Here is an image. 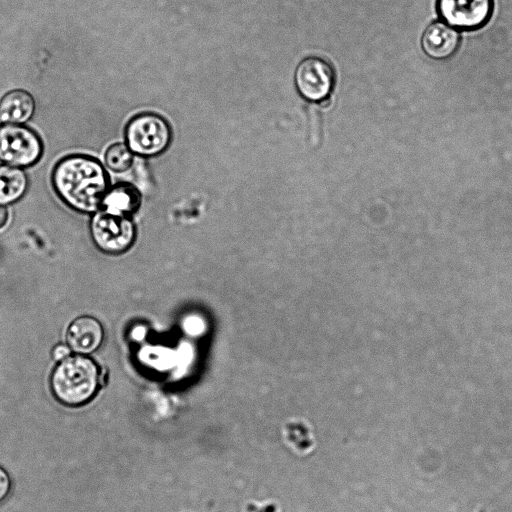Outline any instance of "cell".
<instances>
[{"instance_id":"7a4b0ae2","label":"cell","mask_w":512,"mask_h":512,"mask_svg":"<svg viewBox=\"0 0 512 512\" xmlns=\"http://www.w3.org/2000/svg\"><path fill=\"white\" fill-rule=\"evenodd\" d=\"M99 383L98 365L82 354L62 359L53 370L50 380L54 397L68 407H79L92 400Z\"/></svg>"},{"instance_id":"9a60e30c","label":"cell","mask_w":512,"mask_h":512,"mask_svg":"<svg viewBox=\"0 0 512 512\" xmlns=\"http://www.w3.org/2000/svg\"><path fill=\"white\" fill-rule=\"evenodd\" d=\"M11 490V478L5 469L0 467V503L4 501Z\"/></svg>"},{"instance_id":"30bf717a","label":"cell","mask_w":512,"mask_h":512,"mask_svg":"<svg viewBox=\"0 0 512 512\" xmlns=\"http://www.w3.org/2000/svg\"><path fill=\"white\" fill-rule=\"evenodd\" d=\"M33 96L21 89L8 92L0 101V121L6 124H22L34 114Z\"/></svg>"},{"instance_id":"6da1fadb","label":"cell","mask_w":512,"mask_h":512,"mask_svg":"<svg viewBox=\"0 0 512 512\" xmlns=\"http://www.w3.org/2000/svg\"><path fill=\"white\" fill-rule=\"evenodd\" d=\"M52 184L68 206L81 212H93L102 204L108 190V177L97 159L73 154L57 162Z\"/></svg>"},{"instance_id":"8fae6325","label":"cell","mask_w":512,"mask_h":512,"mask_svg":"<svg viewBox=\"0 0 512 512\" xmlns=\"http://www.w3.org/2000/svg\"><path fill=\"white\" fill-rule=\"evenodd\" d=\"M102 204L105 210L128 215L140 207L141 193L131 183H118L107 190Z\"/></svg>"},{"instance_id":"e0dca14e","label":"cell","mask_w":512,"mask_h":512,"mask_svg":"<svg viewBox=\"0 0 512 512\" xmlns=\"http://www.w3.org/2000/svg\"><path fill=\"white\" fill-rule=\"evenodd\" d=\"M9 221V211L6 206L0 204V230H2Z\"/></svg>"},{"instance_id":"8992f818","label":"cell","mask_w":512,"mask_h":512,"mask_svg":"<svg viewBox=\"0 0 512 512\" xmlns=\"http://www.w3.org/2000/svg\"><path fill=\"white\" fill-rule=\"evenodd\" d=\"M493 0H437V11L447 25L462 31L484 27L492 17Z\"/></svg>"},{"instance_id":"4fadbf2b","label":"cell","mask_w":512,"mask_h":512,"mask_svg":"<svg viewBox=\"0 0 512 512\" xmlns=\"http://www.w3.org/2000/svg\"><path fill=\"white\" fill-rule=\"evenodd\" d=\"M104 160L111 171L122 173L132 166L133 153L126 143H115L107 148Z\"/></svg>"},{"instance_id":"5b68a950","label":"cell","mask_w":512,"mask_h":512,"mask_svg":"<svg viewBox=\"0 0 512 512\" xmlns=\"http://www.w3.org/2000/svg\"><path fill=\"white\" fill-rule=\"evenodd\" d=\"M91 235L102 251L116 254L130 247L135 229L127 215L104 209L93 216Z\"/></svg>"},{"instance_id":"3957f363","label":"cell","mask_w":512,"mask_h":512,"mask_svg":"<svg viewBox=\"0 0 512 512\" xmlns=\"http://www.w3.org/2000/svg\"><path fill=\"white\" fill-rule=\"evenodd\" d=\"M172 137L168 122L159 114L140 113L127 123L125 128L126 145L133 154L153 157L164 152Z\"/></svg>"},{"instance_id":"9c48e42d","label":"cell","mask_w":512,"mask_h":512,"mask_svg":"<svg viewBox=\"0 0 512 512\" xmlns=\"http://www.w3.org/2000/svg\"><path fill=\"white\" fill-rule=\"evenodd\" d=\"M103 337L101 323L88 315L74 319L67 329L68 346L80 354L95 351L101 345Z\"/></svg>"},{"instance_id":"5bb4252c","label":"cell","mask_w":512,"mask_h":512,"mask_svg":"<svg viewBox=\"0 0 512 512\" xmlns=\"http://www.w3.org/2000/svg\"><path fill=\"white\" fill-rule=\"evenodd\" d=\"M310 140L317 144L320 138V117L315 109L310 108Z\"/></svg>"},{"instance_id":"2e32d148","label":"cell","mask_w":512,"mask_h":512,"mask_svg":"<svg viewBox=\"0 0 512 512\" xmlns=\"http://www.w3.org/2000/svg\"><path fill=\"white\" fill-rule=\"evenodd\" d=\"M70 355V347L60 344L57 345L53 350V356L56 360H62Z\"/></svg>"},{"instance_id":"ba28073f","label":"cell","mask_w":512,"mask_h":512,"mask_svg":"<svg viewBox=\"0 0 512 512\" xmlns=\"http://www.w3.org/2000/svg\"><path fill=\"white\" fill-rule=\"evenodd\" d=\"M423 51L435 60H445L453 56L460 45L459 33L442 22L430 24L421 39Z\"/></svg>"},{"instance_id":"52a82bcc","label":"cell","mask_w":512,"mask_h":512,"mask_svg":"<svg viewBox=\"0 0 512 512\" xmlns=\"http://www.w3.org/2000/svg\"><path fill=\"white\" fill-rule=\"evenodd\" d=\"M334 70L322 58L308 57L295 72L296 87L301 96L309 101H323L334 85Z\"/></svg>"},{"instance_id":"277c9868","label":"cell","mask_w":512,"mask_h":512,"mask_svg":"<svg viewBox=\"0 0 512 512\" xmlns=\"http://www.w3.org/2000/svg\"><path fill=\"white\" fill-rule=\"evenodd\" d=\"M43 143L39 135L21 124L0 127V160L16 167H28L42 156Z\"/></svg>"},{"instance_id":"7c38bea8","label":"cell","mask_w":512,"mask_h":512,"mask_svg":"<svg viewBox=\"0 0 512 512\" xmlns=\"http://www.w3.org/2000/svg\"><path fill=\"white\" fill-rule=\"evenodd\" d=\"M27 186L28 178L23 169L11 165L0 166V204L18 200Z\"/></svg>"}]
</instances>
